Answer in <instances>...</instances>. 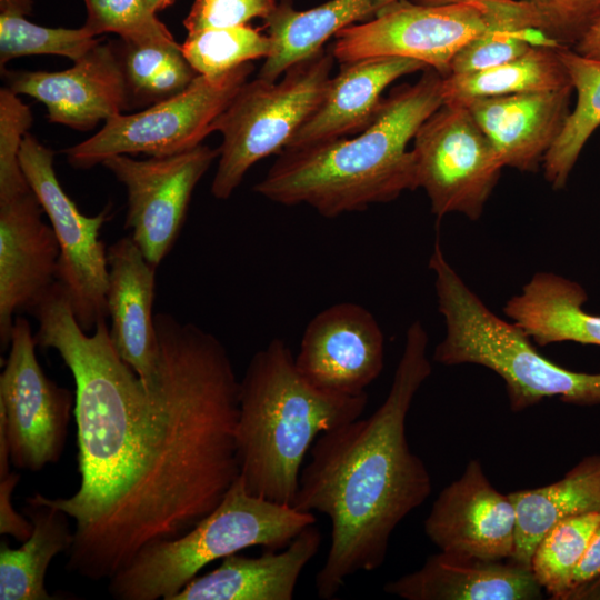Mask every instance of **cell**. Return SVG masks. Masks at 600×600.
Segmentation results:
<instances>
[{
    "label": "cell",
    "instance_id": "603a6c76",
    "mask_svg": "<svg viewBox=\"0 0 600 600\" xmlns=\"http://www.w3.org/2000/svg\"><path fill=\"white\" fill-rule=\"evenodd\" d=\"M399 0H329L297 10L292 0H279L263 20L271 49L257 77L277 81L292 66L308 59L343 29L376 17Z\"/></svg>",
    "mask_w": 600,
    "mask_h": 600
},
{
    "label": "cell",
    "instance_id": "ba28073f",
    "mask_svg": "<svg viewBox=\"0 0 600 600\" xmlns=\"http://www.w3.org/2000/svg\"><path fill=\"white\" fill-rule=\"evenodd\" d=\"M247 62L208 78L198 74L182 92L143 111L118 114L91 138L63 149L68 162L89 169L117 154L167 157L190 150L213 132V123L253 71Z\"/></svg>",
    "mask_w": 600,
    "mask_h": 600
},
{
    "label": "cell",
    "instance_id": "3957f363",
    "mask_svg": "<svg viewBox=\"0 0 600 600\" xmlns=\"http://www.w3.org/2000/svg\"><path fill=\"white\" fill-rule=\"evenodd\" d=\"M442 78L426 68L413 84L393 89L372 123L352 138L283 150L254 192L276 203L307 204L336 218L417 189L408 144L443 104Z\"/></svg>",
    "mask_w": 600,
    "mask_h": 600
},
{
    "label": "cell",
    "instance_id": "e0dca14e",
    "mask_svg": "<svg viewBox=\"0 0 600 600\" xmlns=\"http://www.w3.org/2000/svg\"><path fill=\"white\" fill-rule=\"evenodd\" d=\"M32 189L0 199V342L10 347L14 314L32 310L57 281L59 244Z\"/></svg>",
    "mask_w": 600,
    "mask_h": 600
},
{
    "label": "cell",
    "instance_id": "484cf974",
    "mask_svg": "<svg viewBox=\"0 0 600 600\" xmlns=\"http://www.w3.org/2000/svg\"><path fill=\"white\" fill-rule=\"evenodd\" d=\"M24 516L32 522L30 537L17 549L0 547V599L51 600L44 578L52 559L69 551L74 534L63 511L26 499Z\"/></svg>",
    "mask_w": 600,
    "mask_h": 600
},
{
    "label": "cell",
    "instance_id": "4dcf8cb0",
    "mask_svg": "<svg viewBox=\"0 0 600 600\" xmlns=\"http://www.w3.org/2000/svg\"><path fill=\"white\" fill-rule=\"evenodd\" d=\"M600 522V511L571 517L552 527L538 543L530 569L551 599L566 600L573 572Z\"/></svg>",
    "mask_w": 600,
    "mask_h": 600
},
{
    "label": "cell",
    "instance_id": "ac0fdd59",
    "mask_svg": "<svg viewBox=\"0 0 600 600\" xmlns=\"http://www.w3.org/2000/svg\"><path fill=\"white\" fill-rule=\"evenodd\" d=\"M107 309L109 333L118 354L147 387L156 383L159 341L152 314L156 266L147 260L132 237L107 249Z\"/></svg>",
    "mask_w": 600,
    "mask_h": 600
},
{
    "label": "cell",
    "instance_id": "9c48e42d",
    "mask_svg": "<svg viewBox=\"0 0 600 600\" xmlns=\"http://www.w3.org/2000/svg\"><path fill=\"white\" fill-rule=\"evenodd\" d=\"M493 0L414 4L399 0L334 37L340 63L376 57L417 60L442 77L459 51L491 23Z\"/></svg>",
    "mask_w": 600,
    "mask_h": 600
},
{
    "label": "cell",
    "instance_id": "d590c367",
    "mask_svg": "<svg viewBox=\"0 0 600 600\" xmlns=\"http://www.w3.org/2000/svg\"><path fill=\"white\" fill-rule=\"evenodd\" d=\"M531 11L536 30L552 44L573 48L600 20V0H517Z\"/></svg>",
    "mask_w": 600,
    "mask_h": 600
},
{
    "label": "cell",
    "instance_id": "1f68e13d",
    "mask_svg": "<svg viewBox=\"0 0 600 600\" xmlns=\"http://www.w3.org/2000/svg\"><path fill=\"white\" fill-rule=\"evenodd\" d=\"M182 52L198 74L217 78L258 59H266L271 41L250 24L188 33Z\"/></svg>",
    "mask_w": 600,
    "mask_h": 600
},
{
    "label": "cell",
    "instance_id": "ffe728a7",
    "mask_svg": "<svg viewBox=\"0 0 600 600\" xmlns=\"http://www.w3.org/2000/svg\"><path fill=\"white\" fill-rule=\"evenodd\" d=\"M427 67L412 59L376 57L340 63L326 93L286 149L303 148L368 128L374 120L383 91L399 78ZM284 149V150H286Z\"/></svg>",
    "mask_w": 600,
    "mask_h": 600
},
{
    "label": "cell",
    "instance_id": "7c38bea8",
    "mask_svg": "<svg viewBox=\"0 0 600 600\" xmlns=\"http://www.w3.org/2000/svg\"><path fill=\"white\" fill-rule=\"evenodd\" d=\"M36 347L28 320L16 317L0 374V420L6 426L11 463L32 472L60 459L76 401L70 390L46 376Z\"/></svg>",
    "mask_w": 600,
    "mask_h": 600
},
{
    "label": "cell",
    "instance_id": "60d3db41",
    "mask_svg": "<svg viewBox=\"0 0 600 600\" xmlns=\"http://www.w3.org/2000/svg\"><path fill=\"white\" fill-rule=\"evenodd\" d=\"M571 599H600V576L580 588Z\"/></svg>",
    "mask_w": 600,
    "mask_h": 600
},
{
    "label": "cell",
    "instance_id": "f546056e",
    "mask_svg": "<svg viewBox=\"0 0 600 600\" xmlns=\"http://www.w3.org/2000/svg\"><path fill=\"white\" fill-rule=\"evenodd\" d=\"M493 4L491 23L459 51L449 74L491 68L521 56L532 47L527 33L536 30V22L529 8L517 0H493Z\"/></svg>",
    "mask_w": 600,
    "mask_h": 600
},
{
    "label": "cell",
    "instance_id": "4fadbf2b",
    "mask_svg": "<svg viewBox=\"0 0 600 600\" xmlns=\"http://www.w3.org/2000/svg\"><path fill=\"white\" fill-rule=\"evenodd\" d=\"M218 157L219 149L199 144L167 157L137 160L117 154L101 163L126 187V227L153 266L158 267L172 249L192 192Z\"/></svg>",
    "mask_w": 600,
    "mask_h": 600
},
{
    "label": "cell",
    "instance_id": "4316f807",
    "mask_svg": "<svg viewBox=\"0 0 600 600\" xmlns=\"http://www.w3.org/2000/svg\"><path fill=\"white\" fill-rule=\"evenodd\" d=\"M552 43L532 46L521 56L483 70L442 78L443 103L467 104L480 98L556 90L570 84Z\"/></svg>",
    "mask_w": 600,
    "mask_h": 600
},
{
    "label": "cell",
    "instance_id": "277c9868",
    "mask_svg": "<svg viewBox=\"0 0 600 600\" xmlns=\"http://www.w3.org/2000/svg\"><path fill=\"white\" fill-rule=\"evenodd\" d=\"M367 393L322 391L299 372L282 339L250 359L240 380L239 477L251 494L292 506L306 453L322 432L361 417Z\"/></svg>",
    "mask_w": 600,
    "mask_h": 600
},
{
    "label": "cell",
    "instance_id": "d6986e66",
    "mask_svg": "<svg viewBox=\"0 0 600 600\" xmlns=\"http://www.w3.org/2000/svg\"><path fill=\"white\" fill-rule=\"evenodd\" d=\"M572 84L556 90L480 98L464 104L503 167L534 172L570 113Z\"/></svg>",
    "mask_w": 600,
    "mask_h": 600
},
{
    "label": "cell",
    "instance_id": "8d00e7d4",
    "mask_svg": "<svg viewBox=\"0 0 600 600\" xmlns=\"http://www.w3.org/2000/svg\"><path fill=\"white\" fill-rule=\"evenodd\" d=\"M277 0H194L183 20L188 33L217 28L249 24L253 19H266Z\"/></svg>",
    "mask_w": 600,
    "mask_h": 600
},
{
    "label": "cell",
    "instance_id": "7a4b0ae2",
    "mask_svg": "<svg viewBox=\"0 0 600 600\" xmlns=\"http://www.w3.org/2000/svg\"><path fill=\"white\" fill-rule=\"evenodd\" d=\"M428 342L421 322L411 323L382 404L322 432L309 450L292 507L331 522L329 551L314 579L319 598L333 599L349 577L378 569L394 529L431 493L429 471L406 434L411 403L432 371Z\"/></svg>",
    "mask_w": 600,
    "mask_h": 600
},
{
    "label": "cell",
    "instance_id": "f1b7e54d",
    "mask_svg": "<svg viewBox=\"0 0 600 600\" xmlns=\"http://www.w3.org/2000/svg\"><path fill=\"white\" fill-rule=\"evenodd\" d=\"M123 71L129 102L154 104L186 90L198 76L174 43H131L116 49Z\"/></svg>",
    "mask_w": 600,
    "mask_h": 600
},
{
    "label": "cell",
    "instance_id": "f35d334b",
    "mask_svg": "<svg viewBox=\"0 0 600 600\" xmlns=\"http://www.w3.org/2000/svg\"><path fill=\"white\" fill-rule=\"evenodd\" d=\"M600 576V522L598 523L589 546L582 557L581 561L577 566L570 589L567 594V599H571L572 596L583 586L588 584L597 577Z\"/></svg>",
    "mask_w": 600,
    "mask_h": 600
},
{
    "label": "cell",
    "instance_id": "74e56055",
    "mask_svg": "<svg viewBox=\"0 0 600 600\" xmlns=\"http://www.w3.org/2000/svg\"><path fill=\"white\" fill-rule=\"evenodd\" d=\"M19 480L20 476L14 472L0 479V533L23 542L30 537L33 524L13 508L12 496Z\"/></svg>",
    "mask_w": 600,
    "mask_h": 600
},
{
    "label": "cell",
    "instance_id": "8fae6325",
    "mask_svg": "<svg viewBox=\"0 0 600 600\" xmlns=\"http://www.w3.org/2000/svg\"><path fill=\"white\" fill-rule=\"evenodd\" d=\"M54 153L27 133L19 153L23 174L47 213L59 244L57 281L62 286L79 326L87 332L108 317V260L100 229L108 209L86 216L62 189Z\"/></svg>",
    "mask_w": 600,
    "mask_h": 600
},
{
    "label": "cell",
    "instance_id": "7402d4cb",
    "mask_svg": "<svg viewBox=\"0 0 600 600\" xmlns=\"http://www.w3.org/2000/svg\"><path fill=\"white\" fill-rule=\"evenodd\" d=\"M320 546L319 529L308 526L281 551L224 557L217 569L196 577L172 600H291Z\"/></svg>",
    "mask_w": 600,
    "mask_h": 600
},
{
    "label": "cell",
    "instance_id": "83f0119b",
    "mask_svg": "<svg viewBox=\"0 0 600 600\" xmlns=\"http://www.w3.org/2000/svg\"><path fill=\"white\" fill-rule=\"evenodd\" d=\"M559 56L577 92V102L542 163L546 180L557 190L567 184L584 144L600 126V59L566 47H559Z\"/></svg>",
    "mask_w": 600,
    "mask_h": 600
},
{
    "label": "cell",
    "instance_id": "30bf717a",
    "mask_svg": "<svg viewBox=\"0 0 600 600\" xmlns=\"http://www.w3.org/2000/svg\"><path fill=\"white\" fill-rule=\"evenodd\" d=\"M411 152L433 214L481 217L503 166L466 106L443 103L418 129Z\"/></svg>",
    "mask_w": 600,
    "mask_h": 600
},
{
    "label": "cell",
    "instance_id": "ab89813d",
    "mask_svg": "<svg viewBox=\"0 0 600 600\" xmlns=\"http://www.w3.org/2000/svg\"><path fill=\"white\" fill-rule=\"evenodd\" d=\"M572 49L581 56L600 59V20Z\"/></svg>",
    "mask_w": 600,
    "mask_h": 600
},
{
    "label": "cell",
    "instance_id": "b9f144b4",
    "mask_svg": "<svg viewBox=\"0 0 600 600\" xmlns=\"http://www.w3.org/2000/svg\"><path fill=\"white\" fill-rule=\"evenodd\" d=\"M32 0H0V10H20L29 13Z\"/></svg>",
    "mask_w": 600,
    "mask_h": 600
},
{
    "label": "cell",
    "instance_id": "836d02e7",
    "mask_svg": "<svg viewBox=\"0 0 600 600\" xmlns=\"http://www.w3.org/2000/svg\"><path fill=\"white\" fill-rule=\"evenodd\" d=\"M83 1L87 19L82 27L96 37L111 32L122 41L138 44L177 42L144 0Z\"/></svg>",
    "mask_w": 600,
    "mask_h": 600
},
{
    "label": "cell",
    "instance_id": "d6a6232c",
    "mask_svg": "<svg viewBox=\"0 0 600 600\" xmlns=\"http://www.w3.org/2000/svg\"><path fill=\"white\" fill-rule=\"evenodd\" d=\"M28 13L0 11V64L30 54H58L76 61L101 40L84 27L48 28L29 21Z\"/></svg>",
    "mask_w": 600,
    "mask_h": 600
},
{
    "label": "cell",
    "instance_id": "8992f818",
    "mask_svg": "<svg viewBox=\"0 0 600 600\" xmlns=\"http://www.w3.org/2000/svg\"><path fill=\"white\" fill-rule=\"evenodd\" d=\"M314 523L313 512L251 494L238 477L214 510L187 533L144 547L108 591L117 600H172L210 562L249 547L282 550Z\"/></svg>",
    "mask_w": 600,
    "mask_h": 600
},
{
    "label": "cell",
    "instance_id": "d4e9b609",
    "mask_svg": "<svg viewBox=\"0 0 600 600\" xmlns=\"http://www.w3.org/2000/svg\"><path fill=\"white\" fill-rule=\"evenodd\" d=\"M508 496L516 511V547L510 560L530 568L538 543L552 527L600 511V454L584 457L551 484Z\"/></svg>",
    "mask_w": 600,
    "mask_h": 600
},
{
    "label": "cell",
    "instance_id": "6da1fadb",
    "mask_svg": "<svg viewBox=\"0 0 600 600\" xmlns=\"http://www.w3.org/2000/svg\"><path fill=\"white\" fill-rule=\"evenodd\" d=\"M31 312L37 346L74 380L80 474L68 498H32L74 522L67 569L109 580L144 547L190 531L238 479L240 381L214 334L168 313L154 316L158 378L147 387L106 319L92 334L79 326L58 281Z\"/></svg>",
    "mask_w": 600,
    "mask_h": 600
},
{
    "label": "cell",
    "instance_id": "44dd1931",
    "mask_svg": "<svg viewBox=\"0 0 600 600\" xmlns=\"http://www.w3.org/2000/svg\"><path fill=\"white\" fill-rule=\"evenodd\" d=\"M383 589L406 600H537L544 591L530 568L510 559L483 560L441 551Z\"/></svg>",
    "mask_w": 600,
    "mask_h": 600
},
{
    "label": "cell",
    "instance_id": "5bb4252c",
    "mask_svg": "<svg viewBox=\"0 0 600 600\" xmlns=\"http://www.w3.org/2000/svg\"><path fill=\"white\" fill-rule=\"evenodd\" d=\"M294 362L304 379L322 391L366 393L383 369V332L363 306L332 304L307 324Z\"/></svg>",
    "mask_w": 600,
    "mask_h": 600
},
{
    "label": "cell",
    "instance_id": "2e32d148",
    "mask_svg": "<svg viewBox=\"0 0 600 600\" xmlns=\"http://www.w3.org/2000/svg\"><path fill=\"white\" fill-rule=\"evenodd\" d=\"M2 73L12 92L46 106L50 122L76 130H90L130 107L123 71L111 43H98L63 71Z\"/></svg>",
    "mask_w": 600,
    "mask_h": 600
},
{
    "label": "cell",
    "instance_id": "e575fe53",
    "mask_svg": "<svg viewBox=\"0 0 600 600\" xmlns=\"http://www.w3.org/2000/svg\"><path fill=\"white\" fill-rule=\"evenodd\" d=\"M32 113L9 88L0 90V199H7L30 190L20 166L19 153Z\"/></svg>",
    "mask_w": 600,
    "mask_h": 600
},
{
    "label": "cell",
    "instance_id": "52a82bcc",
    "mask_svg": "<svg viewBox=\"0 0 600 600\" xmlns=\"http://www.w3.org/2000/svg\"><path fill=\"white\" fill-rule=\"evenodd\" d=\"M324 49L292 66L282 79L247 81L213 123L222 136L211 193L231 197L248 170L281 153L321 102L334 61Z\"/></svg>",
    "mask_w": 600,
    "mask_h": 600
},
{
    "label": "cell",
    "instance_id": "5b68a950",
    "mask_svg": "<svg viewBox=\"0 0 600 600\" xmlns=\"http://www.w3.org/2000/svg\"><path fill=\"white\" fill-rule=\"evenodd\" d=\"M446 336L433 360L444 366L478 364L502 378L512 411L546 398L579 404L600 403V372L572 371L543 357L516 323L494 314L464 283L437 241L429 259Z\"/></svg>",
    "mask_w": 600,
    "mask_h": 600
},
{
    "label": "cell",
    "instance_id": "7bdbcfd3",
    "mask_svg": "<svg viewBox=\"0 0 600 600\" xmlns=\"http://www.w3.org/2000/svg\"><path fill=\"white\" fill-rule=\"evenodd\" d=\"M174 0H144L148 8L153 11L154 13H158L159 11L166 9L167 7L171 6Z\"/></svg>",
    "mask_w": 600,
    "mask_h": 600
},
{
    "label": "cell",
    "instance_id": "cb8c5ba5",
    "mask_svg": "<svg viewBox=\"0 0 600 600\" xmlns=\"http://www.w3.org/2000/svg\"><path fill=\"white\" fill-rule=\"evenodd\" d=\"M587 300L578 282L538 272L507 301L503 312L539 346L564 341L600 346V314L583 309Z\"/></svg>",
    "mask_w": 600,
    "mask_h": 600
},
{
    "label": "cell",
    "instance_id": "ee69618b",
    "mask_svg": "<svg viewBox=\"0 0 600 600\" xmlns=\"http://www.w3.org/2000/svg\"><path fill=\"white\" fill-rule=\"evenodd\" d=\"M436 3H448V2H464V1H484V0H429Z\"/></svg>",
    "mask_w": 600,
    "mask_h": 600
},
{
    "label": "cell",
    "instance_id": "9a60e30c",
    "mask_svg": "<svg viewBox=\"0 0 600 600\" xmlns=\"http://www.w3.org/2000/svg\"><path fill=\"white\" fill-rule=\"evenodd\" d=\"M424 532L441 552L509 560L516 547V511L508 494L489 481L478 460L438 494Z\"/></svg>",
    "mask_w": 600,
    "mask_h": 600
}]
</instances>
